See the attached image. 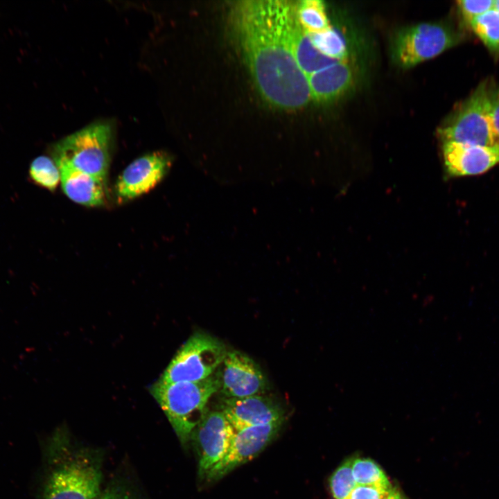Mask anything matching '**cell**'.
Wrapping results in <instances>:
<instances>
[{
    "instance_id": "23",
    "label": "cell",
    "mask_w": 499,
    "mask_h": 499,
    "mask_svg": "<svg viewBox=\"0 0 499 499\" xmlns=\"http://www.w3.org/2000/svg\"><path fill=\"white\" fill-rule=\"evenodd\" d=\"M493 0H459L457 7L464 22L470 25L473 19L493 8Z\"/></svg>"
},
{
    "instance_id": "8",
    "label": "cell",
    "mask_w": 499,
    "mask_h": 499,
    "mask_svg": "<svg viewBox=\"0 0 499 499\" xmlns=\"http://www.w3.org/2000/svg\"><path fill=\"white\" fill-rule=\"evenodd\" d=\"M283 419L236 432L226 455L206 474L205 482H214L257 456L277 435Z\"/></svg>"
},
{
    "instance_id": "17",
    "label": "cell",
    "mask_w": 499,
    "mask_h": 499,
    "mask_svg": "<svg viewBox=\"0 0 499 499\" xmlns=\"http://www.w3.org/2000/svg\"><path fill=\"white\" fill-rule=\"evenodd\" d=\"M297 19L308 33H319L331 27L325 5L319 0L296 1Z\"/></svg>"
},
{
    "instance_id": "9",
    "label": "cell",
    "mask_w": 499,
    "mask_h": 499,
    "mask_svg": "<svg viewBox=\"0 0 499 499\" xmlns=\"http://www.w3.org/2000/svg\"><path fill=\"white\" fill-rule=\"evenodd\" d=\"M236 432L221 411L206 412L191 436L198 459V476L201 480L226 455Z\"/></svg>"
},
{
    "instance_id": "15",
    "label": "cell",
    "mask_w": 499,
    "mask_h": 499,
    "mask_svg": "<svg viewBox=\"0 0 499 499\" xmlns=\"http://www.w3.org/2000/svg\"><path fill=\"white\" fill-rule=\"evenodd\" d=\"M312 100L331 102L347 92L353 81L348 61L338 62L307 76Z\"/></svg>"
},
{
    "instance_id": "10",
    "label": "cell",
    "mask_w": 499,
    "mask_h": 499,
    "mask_svg": "<svg viewBox=\"0 0 499 499\" xmlns=\"http://www.w3.org/2000/svg\"><path fill=\"white\" fill-rule=\"evenodd\" d=\"M171 163L170 157L164 151H155L134 160L116 181L117 200L125 202L150 191L164 177Z\"/></svg>"
},
{
    "instance_id": "2",
    "label": "cell",
    "mask_w": 499,
    "mask_h": 499,
    "mask_svg": "<svg viewBox=\"0 0 499 499\" xmlns=\"http://www.w3.org/2000/svg\"><path fill=\"white\" fill-rule=\"evenodd\" d=\"M220 387L216 375L198 382L166 383L159 379L150 387V392L158 403L179 440L183 445L207 412L211 396Z\"/></svg>"
},
{
    "instance_id": "24",
    "label": "cell",
    "mask_w": 499,
    "mask_h": 499,
    "mask_svg": "<svg viewBox=\"0 0 499 499\" xmlns=\"http://www.w3.org/2000/svg\"><path fill=\"white\" fill-rule=\"evenodd\" d=\"M385 489L373 486L356 485L347 499H383L389 492Z\"/></svg>"
},
{
    "instance_id": "18",
    "label": "cell",
    "mask_w": 499,
    "mask_h": 499,
    "mask_svg": "<svg viewBox=\"0 0 499 499\" xmlns=\"http://www.w3.org/2000/svg\"><path fill=\"white\" fill-rule=\"evenodd\" d=\"M473 31L494 56L499 55V14L493 8L475 17L470 24Z\"/></svg>"
},
{
    "instance_id": "14",
    "label": "cell",
    "mask_w": 499,
    "mask_h": 499,
    "mask_svg": "<svg viewBox=\"0 0 499 499\" xmlns=\"http://www.w3.org/2000/svg\"><path fill=\"white\" fill-rule=\"evenodd\" d=\"M56 164L60 173L62 190L70 200L88 207L104 204L107 181L64 164Z\"/></svg>"
},
{
    "instance_id": "19",
    "label": "cell",
    "mask_w": 499,
    "mask_h": 499,
    "mask_svg": "<svg viewBox=\"0 0 499 499\" xmlns=\"http://www.w3.org/2000/svg\"><path fill=\"white\" fill-rule=\"evenodd\" d=\"M308 34L314 46L321 53L338 61H348L349 51L345 40L332 26L319 33Z\"/></svg>"
},
{
    "instance_id": "5",
    "label": "cell",
    "mask_w": 499,
    "mask_h": 499,
    "mask_svg": "<svg viewBox=\"0 0 499 499\" xmlns=\"http://www.w3.org/2000/svg\"><path fill=\"white\" fill-rule=\"evenodd\" d=\"M489 112L490 88L483 82L439 129L442 141L484 146L499 144Z\"/></svg>"
},
{
    "instance_id": "28",
    "label": "cell",
    "mask_w": 499,
    "mask_h": 499,
    "mask_svg": "<svg viewBox=\"0 0 499 499\" xmlns=\"http://www.w3.org/2000/svg\"><path fill=\"white\" fill-rule=\"evenodd\" d=\"M493 8L499 14V0H495L493 3Z\"/></svg>"
},
{
    "instance_id": "6",
    "label": "cell",
    "mask_w": 499,
    "mask_h": 499,
    "mask_svg": "<svg viewBox=\"0 0 499 499\" xmlns=\"http://www.w3.org/2000/svg\"><path fill=\"white\" fill-rule=\"evenodd\" d=\"M228 351L218 339L205 333L193 334L179 349L160 380L198 382L213 375Z\"/></svg>"
},
{
    "instance_id": "21",
    "label": "cell",
    "mask_w": 499,
    "mask_h": 499,
    "mask_svg": "<svg viewBox=\"0 0 499 499\" xmlns=\"http://www.w3.org/2000/svg\"><path fill=\"white\" fill-rule=\"evenodd\" d=\"M29 174L33 181L42 187L53 191L60 180L59 168L49 157L40 156L30 164Z\"/></svg>"
},
{
    "instance_id": "11",
    "label": "cell",
    "mask_w": 499,
    "mask_h": 499,
    "mask_svg": "<svg viewBox=\"0 0 499 499\" xmlns=\"http://www.w3.org/2000/svg\"><path fill=\"white\" fill-rule=\"evenodd\" d=\"M218 377L225 398L258 395L266 389V379L259 366L238 351H228Z\"/></svg>"
},
{
    "instance_id": "3",
    "label": "cell",
    "mask_w": 499,
    "mask_h": 499,
    "mask_svg": "<svg viewBox=\"0 0 499 499\" xmlns=\"http://www.w3.org/2000/svg\"><path fill=\"white\" fill-rule=\"evenodd\" d=\"M102 459L87 448H65L46 478L42 499H94L102 491Z\"/></svg>"
},
{
    "instance_id": "1",
    "label": "cell",
    "mask_w": 499,
    "mask_h": 499,
    "mask_svg": "<svg viewBox=\"0 0 499 499\" xmlns=\"http://www.w3.org/2000/svg\"><path fill=\"white\" fill-rule=\"evenodd\" d=\"M296 1H239L234 28L245 62L261 96L285 110L299 109L312 100L307 76L293 55L289 21Z\"/></svg>"
},
{
    "instance_id": "12",
    "label": "cell",
    "mask_w": 499,
    "mask_h": 499,
    "mask_svg": "<svg viewBox=\"0 0 499 499\" xmlns=\"http://www.w3.org/2000/svg\"><path fill=\"white\" fill-rule=\"evenodd\" d=\"M220 410L236 431L283 419L281 407L262 394L223 398Z\"/></svg>"
},
{
    "instance_id": "22",
    "label": "cell",
    "mask_w": 499,
    "mask_h": 499,
    "mask_svg": "<svg viewBox=\"0 0 499 499\" xmlns=\"http://www.w3.org/2000/svg\"><path fill=\"white\" fill-rule=\"evenodd\" d=\"M352 459L338 467L329 479V487L334 499H347L357 484L351 471Z\"/></svg>"
},
{
    "instance_id": "4",
    "label": "cell",
    "mask_w": 499,
    "mask_h": 499,
    "mask_svg": "<svg viewBox=\"0 0 499 499\" xmlns=\"http://www.w3.org/2000/svg\"><path fill=\"white\" fill-rule=\"evenodd\" d=\"M112 139L109 123H94L56 143L53 160L107 181Z\"/></svg>"
},
{
    "instance_id": "7",
    "label": "cell",
    "mask_w": 499,
    "mask_h": 499,
    "mask_svg": "<svg viewBox=\"0 0 499 499\" xmlns=\"http://www.w3.org/2000/svg\"><path fill=\"white\" fill-rule=\"evenodd\" d=\"M461 39L459 33L442 24H416L404 28L395 35L392 57L400 67H412L452 48Z\"/></svg>"
},
{
    "instance_id": "26",
    "label": "cell",
    "mask_w": 499,
    "mask_h": 499,
    "mask_svg": "<svg viewBox=\"0 0 499 499\" xmlns=\"http://www.w3.org/2000/svg\"><path fill=\"white\" fill-rule=\"evenodd\" d=\"M489 113L492 128L499 141V89H490Z\"/></svg>"
},
{
    "instance_id": "27",
    "label": "cell",
    "mask_w": 499,
    "mask_h": 499,
    "mask_svg": "<svg viewBox=\"0 0 499 499\" xmlns=\"http://www.w3.org/2000/svg\"><path fill=\"white\" fill-rule=\"evenodd\" d=\"M383 499H403L401 494L399 491L392 487L388 494Z\"/></svg>"
},
{
    "instance_id": "25",
    "label": "cell",
    "mask_w": 499,
    "mask_h": 499,
    "mask_svg": "<svg viewBox=\"0 0 499 499\" xmlns=\"http://www.w3.org/2000/svg\"><path fill=\"white\" fill-rule=\"evenodd\" d=\"M94 499H135V498L128 488L120 484H114L102 489Z\"/></svg>"
},
{
    "instance_id": "20",
    "label": "cell",
    "mask_w": 499,
    "mask_h": 499,
    "mask_svg": "<svg viewBox=\"0 0 499 499\" xmlns=\"http://www.w3.org/2000/svg\"><path fill=\"white\" fill-rule=\"evenodd\" d=\"M351 471L357 485L373 486L385 489L393 487L380 466L371 459H352Z\"/></svg>"
},
{
    "instance_id": "13",
    "label": "cell",
    "mask_w": 499,
    "mask_h": 499,
    "mask_svg": "<svg viewBox=\"0 0 499 499\" xmlns=\"http://www.w3.org/2000/svg\"><path fill=\"white\" fill-rule=\"evenodd\" d=\"M442 151L450 177L481 174L499 163V144L484 146L444 141Z\"/></svg>"
},
{
    "instance_id": "16",
    "label": "cell",
    "mask_w": 499,
    "mask_h": 499,
    "mask_svg": "<svg viewBox=\"0 0 499 499\" xmlns=\"http://www.w3.org/2000/svg\"><path fill=\"white\" fill-rule=\"evenodd\" d=\"M296 5L289 21V37L293 55L300 69L308 76L332 64L342 62L321 53L313 44L308 34L296 17Z\"/></svg>"
}]
</instances>
